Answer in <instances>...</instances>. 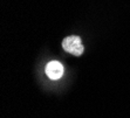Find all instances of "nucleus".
Listing matches in <instances>:
<instances>
[{
  "label": "nucleus",
  "mask_w": 130,
  "mask_h": 118,
  "mask_svg": "<svg viewBox=\"0 0 130 118\" xmlns=\"http://www.w3.org/2000/svg\"><path fill=\"white\" fill-rule=\"evenodd\" d=\"M62 48L63 50H66L67 53H69L74 56H81L85 50L81 37L76 36V35H70V36H67L66 39H63Z\"/></svg>",
  "instance_id": "nucleus-1"
},
{
  "label": "nucleus",
  "mask_w": 130,
  "mask_h": 118,
  "mask_svg": "<svg viewBox=\"0 0 130 118\" xmlns=\"http://www.w3.org/2000/svg\"><path fill=\"white\" fill-rule=\"evenodd\" d=\"M64 68L59 61H51L46 67V74L51 80L56 81L63 76Z\"/></svg>",
  "instance_id": "nucleus-2"
}]
</instances>
